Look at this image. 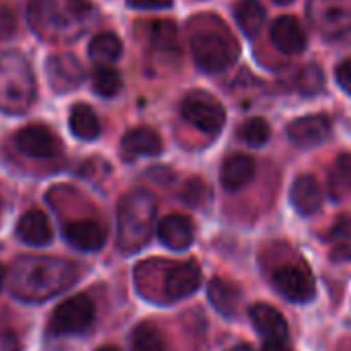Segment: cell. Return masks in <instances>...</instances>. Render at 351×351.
I'll list each match as a JSON object with an SVG mask.
<instances>
[{"label": "cell", "mask_w": 351, "mask_h": 351, "mask_svg": "<svg viewBox=\"0 0 351 351\" xmlns=\"http://www.w3.org/2000/svg\"><path fill=\"white\" fill-rule=\"evenodd\" d=\"M46 75L56 93H69V91L79 89V85L85 79V69L75 54L60 52L48 58Z\"/></svg>", "instance_id": "7c38bea8"}, {"label": "cell", "mask_w": 351, "mask_h": 351, "mask_svg": "<svg viewBox=\"0 0 351 351\" xmlns=\"http://www.w3.org/2000/svg\"><path fill=\"white\" fill-rule=\"evenodd\" d=\"M126 5L136 11H161L171 7V0H126Z\"/></svg>", "instance_id": "e575fe53"}, {"label": "cell", "mask_w": 351, "mask_h": 351, "mask_svg": "<svg viewBox=\"0 0 351 351\" xmlns=\"http://www.w3.org/2000/svg\"><path fill=\"white\" fill-rule=\"evenodd\" d=\"M95 351H120L116 345H101V347H97Z\"/></svg>", "instance_id": "ab89813d"}, {"label": "cell", "mask_w": 351, "mask_h": 351, "mask_svg": "<svg viewBox=\"0 0 351 351\" xmlns=\"http://www.w3.org/2000/svg\"><path fill=\"white\" fill-rule=\"evenodd\" d=\"M228 351H254V349H252V345H248V343H240V345H234V347L228 349Z\"/></svg>", "instance_id": "f35d334b"}, {"label": "cell", "mask_w": 351, "mask_h": 351, "mask_svg": "<svg viewBox=\"0 0 351 351\" xmlns=\"http://www.w3.org/2000/svg\"><path fill=\"white\" fill-rule=\"evenodd\" d=\"M157 236H159L161 244L167 246L169 250L182 252V250L191 248V244L195 242V226L189 217L173 213L159 221Z\"/></svg>", "instance_id": "9a60e30c"}, {"label": "cell", "mask_w": 351, "mask_h": 351, "mask_svg": "<svg viewBox=\"0 0 351 351\" xmlns=\"http://www.w3.org/2000/svg\"><path fill=\"white\" fill-rule=\"evenodd\" d=\"M5 277H7V271H5V267H3V265H0V289H3Z\"/></svg>", "instance_id": "60d3db41"}, {"label": "cell", "mask_w": 351, "mask_h": 351, "mask_svg": "<svg viewBox=\"0 0 351 351\" xmlns=\"http://www.w3.org/2000/svg\"><path fill=\"white\" fill-rule=\"evenodd\" d=\"M161 275V287L157 291V302L161 304H173L193 295L203 279L201 269L195 263H171L163 269Z\"/></svg>", "instance_id": "9c48e42d"}, {"label": "cell", "mask_w": 351, "mask_h": 351, "mask_svg": "<svg viewBox=\"0 0 351 351\" xmlns=\"http://www.w3.org/2000/svg\"><path fill=\"white\" fill-rule=\"evenodd\" d=\"M335 79H337V85L351 95V60H343L337 64L335 69Z\"/></svg>", "instance_id": "836d02e7"}, {"label": "cell", "mask_w": 351, "mask_h": 351, "mask_svg": "<svg viewBox=\"0 0 351 351\" xmlns=\"http://www.w3.org/2000/svg\"><path fill=\"white\" fill-rule=\"evenodd\" d=\"M261 351H293L287 345V339H265Z\"/></svg>", "instance_id": "8d00e7d4"}, {"label": "cell", "mask_w": 351, "mask_h": 351, "mask_svg": "<svg viewBox=\"0 0 351 351\" xmlns=\"http://www.w3.org/2000/svg\"><path fill=\"white\" fill-rule=\"evenodd\" d=\"M15 29V17L9 9L0 7V40L9 38Z\"/></svg>", "instance_id": "d590c367"}, {"label": "cell", "mask_w": 351, "mask_h": 351, "mask_svg": "<svg viewBox=\"0 0 351 351\" xmlns=\"http://www.w3.org/2000/svg\"><path fill=\"white\" fill-rule=\"evenodd\" d=\"M328 197L335 203L351 197V153L337 155L328 171Z\"/></svg>", "instance_id": "603a6c76"}, {"label": "cell", "mask_w": 351, "mask_h": 351, "mask_svg": "<svg viewBox=\"0 0 351 351\" xmlns=\"http://www.w3.org/2000/svg\"><path fill=\"white\" fill-rule=\"evenodd\" d=\"M207 295H209V302L213 304V308L221 316H226V318L238 316V310L242 304V291L236 283L215 277V279H211V283L207 287Z\"/></svg>", "instance_id": "44dd1931"}, {"label": "cell", "mask_w": 351, "mask_h": 351, "mask_svg": "<svg viewBox=\"0 0 351 351\" xmlns=\"http://www.w3.org/2000/svg\"><path fill=\"white\" fill-rule=\"evenodd\" d=\"M240 138L250 147H263L271 138V126L265 118H250L240 126Z\"/></svg>", "instance_id": "f1b7e54d"}, {"label": "cell", "mask_w": 351, "mask_h": 351, "mask_svg": "<svg viewBox=\"0 0 351 351\" xmlns=\"http://www.w3.org/2000/svg\"><path fill=\"white\" fill-rule=\"evenodd\" d=\"M122 50H124V46H122L120 38L116 34H112V32L99 34L89 42V58L95 64H112V62H116L122 56Z\"/></svg>", "instance_id": "484cf974"}, {"label": "cell", "mask_w": 351, "mask_h": 351, "mask_svg": "<svg viewBox=\"0 0 351 351\" xmlns=\"http://www.w3.org/2000/svg\"><path fill=\"white\" fill-rule=\"evenodd\" d=\"M295 87L300 93L304 95H316L324 89V75L318 69V64H306L300 69L298 79H295Z\"/></svg>", "instance_id": "f546056e"}, {"label": "cell", "mask_w": 351, "mask_h": 351, "mask_svg": "<svg viewBox=\"0 0 351 351\" xmlns=\"http://www.w3.org/2000/svg\"><path fill=\"white\" fill-rule=\"evenodd\" d=\"M120 75L110 64H99L93 71V91L101 97H114L120 91Z\"/></svg>", "instance_id": "83f0119b"}, {"label": "cell", "mask_w": 351, "mask_h": 351, "mask_svg": "<svg viewBox=\"0 0 351 351\" xmlns=\"http://www.w3.org/2000/svg\"><path fill=\"white\" fill-rule=\"evenodd\" d=\"M332 132V122L326 114H308L287 126V136L293 145L310 149L324 143Z\"/></svg>", "instance_id": "4fadbf2b"}, {"label": "cell", "mask_w": 351, "mask_h": 351, "mask_svg": "<svg viewBox=\"0 0 351 351\" xmlns=\"http://www.w3.org/2000/svg\"><path fill=\"white\" fill-rule=\"evenodd\" d=\"M306 13L314 29L328 40L351 32V0H308Z\"/></svg>", "instance_id": "8992f818"}, {"label": "cell", "mask_w": 351, "mask_h": 351, "mask_svg": "<svg viewBox=\"0 0 351 351\" xmlns=\"http://www.w3.org/2000/svg\"><path fill=\"white\" fill-rule=\"evenodd\" d=\"M234 17L246 38H256L265 25L267 13L265 7L261 5V0H240L234 9Z\"/></svg>", "instance_id": "cb8c5ba5"}, {"label": "cell", "mask_w": 351, "mask_h": 351, "mask_svg": "<svg viewBox=\"0 0 351 351\" xmlns=\"http://www.w3.org/2000/svg\"><path fill=\"white\" fill-rule=\"evenodd\" d=\"M163 151V143L153 128L136 126L122 138V153L126 157H153Z\"/></svg>", "instance_id": "7402d4cb"}, {"label": "cell", "mask_w": 351, "mask_h": 351, "mask_svg": "<svg viewBox=\"0 0 351 351\" xmlns=\"http://www.w3.org/2000/svg\"><path fill=\"white\" fill-rule=\"evenodd\" d=\"M250 320L258 335L265 339H287L289 326L285 316L271 304H254L250 308Z\"/></svg>", "instance_id": "ffe728a7"}, {"label": "cell", "mask_w": 351, "mask_h": 351, "mask_svg": "<svg viewBox=\"0 0 351 351\" xmlns=\"http://www.w3.org/2000/svg\"><path fill=\"white\" fill-rule=\"evenodd\" d=\"M176 36H178V32H176V25L169 21H157L149 29L151 44L159 50H173L176 48Z\"/></svg>", "instance_id": "4dcf8cb0"}, {"label": "cell", "mask_w": 351, "mask_h": 351, "mask_svg": "<svg viewBox=\"0 0 351 351\" xmlns=\"http://www.w3.org/2000/svg\"><path fill=\"white\" fill-rule=\"evenodd\" d=\"M130 349L132 351H165V341L161 330L151 324L143 322L130 332Z\"/></svg>", "instance_id": "4316f807"}, {"label": "cell", "mask_w": 351, "mask_h": 351, "mask_svg": "<svg viewBox=\"0 0 351 351\" xmlns=\"http://www.w3.org/2000/svg\"><path fill=\"white\" fill-rule=\"evenodd\" d=\"M17 238L27 246L50 244L54 238V232H52V226H50V219L46 217V213H42L38 209L23 213V217L17 223Z\"/></svg>", "instance_id": "d6986e66"}, {"label": "cell", "mask_w": 351, "mask_h": 351, "mask_svg": "<svg viewBox=\"0 0 351 351\" xmlns=\"http://www.w3.org/2000/svg\"><path fill=\"white\" fill-rule=\"evenodd\" d=\"M191 52L203 73L215 75L228 71L238 60V44L228 32H199L191 40Z\"/></svg>", "instance_id": "5b68a950"}, {"label": "cell", "mask_w": 351, "mask_h": 351, "mask_svg": "<svg viewBox=\"0 0 351 351\" xmlns=\"http://www.w3.org/2000/svg\"><path fill=\"white\" fill-rule=\"evenodd\" d=\"M182 118L205 134H219L226 126L223 106L207 91H191L182 99Z\"/></svg>", "instance_id": "52a82bcc"}, {"label": "cell", "mask_w": 351, "mask_h": 351, "mask_svg": "<svg viewBox=\"0 0 351 351\" xmlns=\"http://www.w3.org/2000/svg\"><path fill=\"white\" fill-rule=\"evenodd\" d=\"M306 32L302 27V23L291 17V15H283L277 17L271 25V44L285 56H293V54H302L306 48Z\"/></svg>", "instance_id": "5bb4252c"}, {"label": "cell", "mask_w": 351, "mask_h": 351, "mask_svg": "<svg viewBox=\"0 0 351 351\" xmlns=\"http://www.w3.org/2000/svg\"><path fill=\"white\" fill-rule=\"evenodd\" d=\"M289 199H291L293 209L300 215L310 217V215L318 213V209L322 207V191H320L318 180L310 173L298 176V178L293 180V184H291Z\"/></svg>", "instance_id": "ac0fdd59"}, {"label": "cell", "mask_w": 351, "mask_h": 351, "mask_svg": "<svg viewBox=\"0 0 351 351\" xmlns=\"http://www.w3.org/2000/svg\"><path fill=\"white\" fill-rule=\"evenodd\" d=\"M330 258H332L335 263H339V261H351V244L341 242V244L330 252Z\"/></svg>", "instance_id": "74e56055"}, {"label": "cell", "mask_w": 351, "mask_h": 351, "mask_svg": "<svg viewBox=\"0 0 351 351\" xmlns=\"http://www.w3.org/2000/svg\"><path fill=\"white\" fill-rule=\"evenodd\" d=\"M64 240L81 252H97L106 244V230L91 219L71 221L64 226Z\"/></svg>", "instance_id": "e0dca14e"}, {"label": "cell", "mask_w": 351, "mask_h": 351, "mask_svg": "<svg viewBox=\"0 0 351 351\" xmlns=\"http://www.w3.org/2000/svg\"><path fill=\"white\" fill-rule=\"evenodd\" d=\"M256 173V163L250 155L246 153H234L230 155L219 171V180L226 191H242L248 186Z\"/></svg>", "instance_id": "2e32d148"}, {"label": "cell", "mask_w": 351, "mask_h": 351, "mask_svg": "<svg viewBox=\"0 0 351 351\" xmlns=\"http://www.w3.org/2000/svg\"><path fill=\"white\" fill-rule=\"evenodd\" d=\"M273 3H277V5H291L293 0H273Z\"/></svg>", "instance_id": "b9f144b4"}, {"label": "cell", "mask_w": 351, "mask_h": 351, "mask_svg": "<svg viewBox=\"0 0 351 351\" xmlns=\"http://www.w3.org/2000/svg\"><path fill=\"white\" fill-rule=\"evenodd\" d=\"M209 197H211V191H209V186L203 182V180H191L189 184H186V189L182 191V199L189 203V205H193V207H201V205H205L207 201H209Z\"/></svg>", "instance_id": "1f68e13d"}, {"label": "cell", "mask_w": 351, "mask_h": 351, "mask_svg": "<svg viewBox=\"0 0 351 351\" xmlns=\"http://www.w3.org/2000/svg\"><path fill=\"white\" fill-rule=\"evenodd\" d=\"M69 124H71V132L81 141H93L101 132V124H99L97 114L85 104L73 106V110L69 114Z\"/></svg>", "instance_id": "d4e9b609"}, {"label": "cell", "mask_w": 351, "mask_h": 351, "mask_svg": "<svg viewBox=\"0 0 351 351\" xmlns=\"http://www.w3.org/2000/svg\"><path fill=\"white\" fill-rule=\"evenodd\" d=\"M275 289L293 304H308L316 295V283L308 269L298 265H283L273 273Z\"/></svg>", "instance_id": "30bf717a"}, {"label": "cell", "mask_w": 351, "mask_h": 351, "mask_svg": "<svg viewBox=\"0 0 351 351\" xmlns=\"http://www.w3.org/2000/svg\"><path fill=\"white\" fill-rule=\"evenodd\" d=\"M36 77L29 60L17 50L0 54V112H27L36 99Z\"/></svg>", "instance_id": "277c9868"}, {"label": "cell", "mask_w": 351, "mask_h": 351, "mask_svg": "<svg viewBox=\"0 0 351 351\" xmlns=\"http://www.w3.org/2000/svg\"><path fill=\"white\" fill-rule=\"evenodd\" d=\"M29 25L44 40H75L93 21L87 0H32Z\"/></svg>", "instance_id": "7a4b0ae2"}, {"label": "cell", "mask_w": 351, "mask_h": 351, "mask_svg": "<svg viewBox=\"0 0 351 351\" xmlns=\"http://www.w3.org/2000/svg\"><path fill=\"white\" fill-rule=\"evenodd\" d=\"M349 238H351V217L349 215L337 217V221L324 236V240H328V242H345Z\"/></svg>", "instance_id": "d6a6232c"}, {"label": "cell", "mask_w": 351, "mask_h": 351, "mask_svg": "<svg viewBox=\"0 0 351 351\" xmlns=\"http://www.w3.org/2000/svg\"><path fill=\"white\" fill-rule=\"evenodd\" d=\"M95 320V304L89 295H73L64 300L50 318V330L56 337L81 335L89 330Z\"/></svg>", "instance_id": "ba28073f"}, {"label": "cell", "mask_w": 351, "mask_h": 351, "mask_svg": "<svg viewBox=\"0 0 351 351\" xmlns=\"http://www.w3.org/2000/svg\"><path fill=\"white\" fill-rule=\"evenodd\" d=\"M15 147L27 155V157H36V159H50L60 155L62 151V143L60 138L46 126L42 124H29L25 128H21L15 134Z\"/></svg>", "instance_id": "8fae6325"}, {"label": "cell", "mask_w": 351, "mask_h": 351, "mask_svg": "<svg viewBox=\"0 0 351 351\" xmlns=\"http://www.w3.org/2000/svg\"><path fill=\"white\" fill-rule=\"evenodd\" d=\"M155 215V197L145 189H134L120 199L116 209V244L124 254H134L147 246Z\"/></svg>", "instance_id": "3957f363"}, {"label": "cell", "mask_w": 351, "mask_h": 351, "mask_svg": "<svg viewBox=\"0 0 351 351\" xmlns=\"http://www.w3.org/2000/svg\"><path fill=\"white\" fill-rule=\"evenodd\" d=\"M79 279L77 265L52 256H21L11 269V291L23 302H46Z\"/></svg>", "instance_id": "6da1fadb"}]
</instances>
